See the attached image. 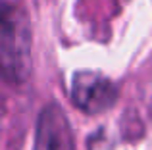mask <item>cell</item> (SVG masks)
I'll list each match as a JSON object with an SVG mask.
<instances>
[{"instance_id": "6da1fadb", "label": "cell", "mask_w": 152, "mask_h": 150, "mask_svg": "<svg viewBox=\"0 0 152 150\" xmlns=\"http://www.w3.org/2000/svg\"><path fill=\"white\" fill-rule=\"evenodd\" d=\"M0 64L4 79L25 83L31 73V27L19 6L4 2L0 21Z\"/></svg>"}, {"instance_id": "7a4b0ae2", "label": "cell", "mask_w": 152, "mask_h": 150, "mask_svg": "<svg viewBox=\"0 0 152 150\" xmlns=\"http://www.w3.org/2000/svg\"><path fill=\"white\" fill-rule=\"evenodd\" d=\"M69 96L75 108L89 116H98L115 104L119 94L108 77L96 71H77L71 79Z\"/></svg>"}, {"instance_id": "3957f363", "label": "cell", "mask_w": 152, "mask_h": 150, "mask_svg": "<svg viewBox=\"0 0 152 150\" xmlns=\"http://www.w3.org/2000/svg\"><path fill=\"white\" fill-rule=\"evenodd\" d=\"M33 150H75L67 116L58 104H48L41 110Z\"/></svg>"}]
</instances>
